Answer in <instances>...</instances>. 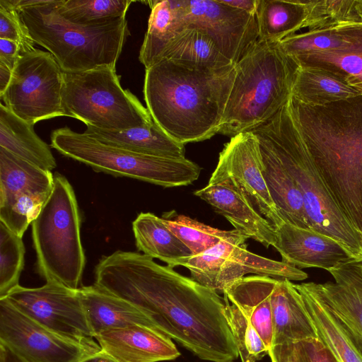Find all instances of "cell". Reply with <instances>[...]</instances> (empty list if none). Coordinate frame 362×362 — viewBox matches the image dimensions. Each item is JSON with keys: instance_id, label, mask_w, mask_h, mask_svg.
<instances>
[{"instance_id": "obj_1", "label": "cell", "mask_w": 362, "mask_h": 362, "mask_svg": "<svg viewBox=\"0 0 362 362\" xmlns=\"http://www.w3.org/2000/svg\"><path fill=\"white\" fill-rule=\"evenodd\" d=\"M94 284L133 304L152 327L199 358L233 362L239 356L216 291L140 252L117 250L95 268Z\"/></svg>"}, {"instance_id": "obj_2", "label": "cell", "mask_w": 362, "mask_h": 362, "mask_svg": "<svg viewBox=\"0 0 362 362\" xmlns=\"http://www.w3.org/2000/svg\"><path fill=\"white\" fill-rule=\"evenodd\" d=\"M289 105L329 194L362 238V94L322 105L291 95Z\"/></svg>"}, {"instance_id": "obj_3", "label": "cell", "mask_w": 362, "mask_h": 362, "mask_svg": "<svg viewBox=\"0 0 362 362\" xmlns=\"http://www.w3.org/2000/svg\"><path fill=\"white\" fill-rule=\"evenodd\" d=\"M235 65L212 70L163 59L146 69L144 95L153 121L186 144L218 134Z\"/></svg>"}, {"instance_id": "obj_4", "label": "cell", "mask_w": 362, "mask_h": 362, "mask_svg": "<svg viewBox=\"0 0 362 362\" xmlns=\"http://www.w3.org/2000/svg\"><path fill=\"white\" fill-rule=\"evenodd\" d=\"M300 69L279 42L251 45L235 64L218 134L233 137L271 119L290 100Z\"/></svg>"}, {"instance_id": "obj_5", "label": "cell", "mask_w": 362, "mask_h": 362, "mask_svg": "<svg viewBox=\"0 0 362 362\" xmlns=\"http://www.w3.org/2000/svg\"><path fill=\"white\" fill-rule=\"evenodd\" d=\"M35 43L45 48L66 73L115 68L130 35L126 17L95 25L71 23L57 0H12Z\"/></svg>"}, {"instance_id": "obj_6", "label": "cell", "mask_w": 362, "mask_h": 362, "mask_svg": "<svg viewBox=\"0 0 362 362\" xmlns=\"http://www.w3.org/2000/svg\"><path fill=\"white\" fill-rule=\"evenodd\" d=\"M274 151L300 192L313 230L339 243L362 259V238L351 226L317 172L288 102L269 121L252 130Z\"/></svg>"}, {"instance_id": "obj_7", "label": "cell", "mask_w": 362, "mask_h": 362, "mask_svg": "<svg viewBox=\"0 0 362 362\" xmlns=\"http://www.w3.org/2000/svg\"><path fill=\"white\" fill-rule=\"evenodd\" d=\"M81 223L74 190L64 175L56 173L52 193L31 223L37 268L46 281L75 290L81 287L86 257Z\"/></svg>"}, {"instance_id": "obj_8", "label": "cell", "mask_w": 362, "mask_h": 362, "mask_svg": "<svg viewBox=\"0 0 362 362\" xmlns=\"http://www.w3.org/2000/svg\"><path fill=\"white\" fill-rule=\"evenodd\" d=\"M51 147L96 172L127 177L163 187L187 186L197 180L202 168L188 159L135 153L103 144L67 126L54 130Z\"/></svg>"}, {"instance_id": "obj_9", "label": "cell", "mask_w": 362, "mask_h": 362, "mask_svg": "<svg viewBox=\"0 0 362 362\" xmlns=\"http://www.w3.org/2000/svg\"><path fill=\"white\" fill-rule=\"evenodd\" d=\"M63 78L66 116L86 126L122 131L153 121L137 97L122 88L115 68L101 66L78 73L64 72Z\"/></svg>"}, {"instance_id": "obj_10", "label": "cell", "mask_w": 362, "mask_h": 362, "mask_svg": "<svg viewBox=\"0 0 362 362\" xmlns=\"http://www.w3.org/2000/svg\"><path fill=\"white\" fill-rule=\"evenodd\" d=\"M247 239L235 229L230 236L203 253L177 259L169 267H184L192 279L222 293L247 274L290 281L308 278V274L296 267L249 251L245 244Z\"/></svg>"}, {"instance_id": "obj_11", "label": "cell", "mask_w": 362, "mask_h": 362, "mask_svg": "<svg viewBox=\"0 0 362 362\" xmlns=\"http://www.w3.org/2000/svg\"><path fill=\"white\" fill-rule=\"evenodd\" d=\"M63 76L53 56L35 48L19 56L11 81L0 98L15 115L33 125L66 116L62 103Z\"/></svg>"}, {"instance_id": "obj_12", "label": "cell", "mask_w": 362, "mask_h": 362, "mask_svg": "<svg viewBox=\"0 0 362 362\" xmlns=\"http://www.w3.org/2000/svg\"><path fill=\"white\" fill-rule=\"evenodd\" d=\"M279 43L300 68L327 70L362 89V23L294 34Z\"/></svg>"}, {"instance_id": "obj_13", "label": "cell", "mask_w": 362, "mask_h": 362, "mask_svg": "<svg viewBox=\"0 0 362 362\" xmlns=\"http://www.w3.org/2000/svg\"><path fill=\"white\" fill-rule=\"evenodd\" d=\"M0 343L26 362H82L101 348L93 339L76 340L32 320L0 299Z\"/></svg>"}, {"instance_id": "obj_14", "label": "cell", "mask_w": 362, "mask_h": 362, "mask_svg": "<svg viewBox=\"0 0 362 362\" xmlns=\"http://www.w3.org/2000/svg\"><path fill=\"white\" fill-rule=\"evenodd\" d=\"M54 175L0 147V222L23 238L52 193Z\"/></svg>"}, {"instance_id": "obj_15", "label": "cell", "mask_w": 362, "mask_h": 362, "mask_svg": "<svg viewBox=\"0 0 362 362\" xmlns=\"http://www.w3.org/2000/svg\"><path fill=\"white\" fill-rule=\"evenodd\" d=\"M170 1L177 32L184 28L203 30L234 64L258 40L254 15L227 6L220 0Z\"/></svg>"}, {"instance_id": "obj_16", "label": "cell", "mask_w": 362, "mask_h": 362, "mask_svg": "<svg viewBox=\"0 0 362 362\" xmlns=\"http://www.w3.org/2000/svg\"><path fill=\"white\" fill-rule=\"evenodd\" d=\"M6 298L21 313L56 333L76 340L94 339L79 288L47 281L37 288L18 285Z\"/></svg>"}, {"instance_id": "obj_17", "label": "cell", "mask_w": 362, "mask_h": 362, "mask_svg": "<svg viewBox=\"0 0 362 362\" xmlns=\"http://www.w3.org/2000/svg\"><path fill=\"white\" fill-rule=\"evenodd\" d=\"M224 181L229 182L243 192L274 229L285 222L264 178L259 141L252 131L231 137L220 152L216 167L208 184Z\"/></svg>"}, {"instance_id": "obj_18", "label": "cell", "mask_w": 362, "mask_h": 362, "mask_svg": "<svg viewBox=\"0 0 362 362\" xmlns=\"http://www.w3.org/2000/svg\"><path fill=\"white\" fill-rule=\"evenodd\" d=\"M328 272L334 281L303 284L334 313L362 353V259L350 258Z\"/></svg>"}, {"instance_id": "obj_19", "label": "cell", "mask_w": 362, "mask_h": 362, "mask_svg": "<svg viewBox=\"0 0 362 362\" xmlns=\"http://www.w3.org/2000/svg\"><path fill=\"white\" fill-rule=\"evenodd\" d=\"M275 230L276 240L273 247L282 262L298 268L329 271L353 258L339 243L313 230L286 222Z\"/></svg>"}, {"instance_id": "obj_20", "label": "cell", "mask_w": 362, "mask_h": 362, "mask_svg": "<svg viewBox=\"0 0 362 362\" xmlns=\"http://www.w3.org/2000/svg\"><path fill=\"white\" fill-rule=\"evenodd\" d=\"M94 339L101 350L117 362H159L180 355L170 337L141 325L105 329Z\"/></svg>"}, {"instance_id": "obj_21", "label": "cell", "mask_w": 362, "mask_h": 362, "mask_svg": "<svg viewBox=\"0 0 362 362\" xmlns=\"http://www.w3.org/2000/svg\"><path fill=\"white\" fill-rule=\"evenodd\" d=\"M194 194L210 204L247 238H252L266 247L274 245L276 237L274 226L233 184L227 181L208 184L194 192Z\"/></svg>"}, {"instance_id": "obj_22", "label": "cell", "mask_w": 362, "mask_h": 362, "mask_svg": "<svg viewBox=\"0 0 362 362\" xmlns=\"http://www.w3.org/2000/svg\"><path fill=\"white\" fill-rule=\"evenodd\" d=\"M270 300L272 346L317 337L303 298L291 281L276 279Z\"/></svg>"}, {"instance_id": "obj_23", "label": "cell", "mask_w": 362, "mask_h": 362, "mask_svg": "<svg viewBox=\"0 0 362 362\" xmlns=\"http://www.w3.org/2000/svg\"><path fill=\"white\" fill-rule=\"evenodd\" d=\"M267 276H245L223 293L249 320L270 351L273 341L271 294L276 281Z\"/></svg>"}, {"instance_id": "obj_24", "label": "cell", "mask_w": 362, "mask_h": 362, "mask_svg": "<svg viewBox=\"0 0 362 362\" xmlns=\"http://www.w3.org/2000/svg\"><path fill=\"white\" fill-rule=\"evenodd\" d=\"M83 133L107 145L135 153L185 158V145L173 139L153 119L146 125L122 131H110L86 126Z\"/></svg>"}, {"instance_id": "obj_25", "label": "cell", "mask_w": 362, "mask_h": 362, "mask_svg": "<svg viewBox=\"0 0 362 362\" xmlns=\"http://www.w3.org/2000/svg\"><path fill=\"white\" fill-rule=\"evenodd\" d=\"M257 139L263 162V176L282 218L297 227L312 230L302 194L295 181L272 148L264 141Z\"/></svg>"}, {"instance_id": "obj_26", "label": "cell", "mask_w": 362, "mask_h": 362, "mask_svg": "<svg viewBox=\"0 0 362 362\" xmlns=\"http://www.w3.org/2000/svg\"><path fill=\"white\" fill-rule=\"evenodd\" d=\"M79 293L95 336L105 329L134 325L153 328L147 317L139 308L95 284L81 286Z\"/></svg>"}, {"instance_id": "obj_27", "label": "cell", "mask_w": 362, "mask_h": 362, "mask_svg": "<svg viewBox=\"0 0 362 362\" xmlns=\"http://www.w3.org/2000/svg\"><path fill=\"white\" fill-rule=\"evenodd\" d=\"M0 147L47 171L57 167L50 146L35 133L34 125L0 105Z\"/></svg>"}, {"instance_id": "obj_28", "label": "cell", "mask_w": 362, "mask_h": 362, "mask_svg": "<svg viewBox=\"0 0 362 362\" xmlns=\"http://www.w3.org/2000/svg\"><path fill=\"white\" fill-rule=\"evenodd\" d=\"M167 59L189 66L219 70L235 65L205 31L195 28L178 30L165 45L158 62Z\"/></svg>"}, {"instance_id": "obj_29", "label": "cell", "mask_w": 362, "mask_h": 362, "mask_svg": "<svg viewBox=\"0 0 362 362\" xmlns=\"http://www.w3.org/2000/svg\"><path fill=\"white\" fill-rule=\"evenodd\" d=\"M317 337L330 350L338 362H362V353L340 322L327 306L303 284H296Z\"/></svg>"}, {"instance_id": "obj_30", "label": "cell", "mask_w": 362, "mask_h": 362, "mask_svg": "<svg viewBox=\"0 0 362 362\" xmlns=\"http://www.w3.org/2000/svg\"><path fill=\"white\" fill-rule=\"evenodd\" d=\"M137 250L170 265L173 262L192 255L189 249L168 228L163 218L141 212L132 222Z\"/></svg>"}, {"instance_id": "obj_31", "label": "cell", "mask_w": 362, "mask_h": 362, "mask_svg": "<svg viewBox=\"0 0 362 362\" xmlns=\"http://www.w3.org/2000/svg\"><path fill=\"white\" fill-rule=\"evenodd\" d=\"M307 1L259 0L256 12L258 40L280 42L304 28Z\"/></svg>"}, {"instance_id": "obj_32", "label": "cell", "mask_w": 362, "mask_h": 362, "mask_svg": "<svg viewBox=\"0 0 362 362\" xmlns=\"http://www.w3.org/2000/svg\"><path fill=\"white\" fill-rule=\"evenodd\" d=\"M361 94L362 89L332 72L317 68H300L291 95L307 105H322Z\"/></svg>"}, {"instance_id": "obj_33", "label": "cell", "mask_w": 362, "mask_h": 362, "mask_svg": "<svg viewBox=\"0 0 362 362\" xmlns=\"http://www.w3.org/2000/svg\"><path fill=\"white\" fill-rule=\"evenodd\" d=\"M151 12L139 59L146 69L156 64L165 45L177 32L175 15L170 0L146 2Z\"/></svg>"}, {"instance_id": "obj_34", "label": "cell", "mask_w": 362, "mask_h": 362, "mask_svg": "<svg viewBox=\"0 0 362 362\" xmlns=\"http://www.w3.org/2000/svg\"><path fill=\"white\" fill-rule=\"evenodd\" d=\"M132 0H57L58 13L68 21L83 25L110 23L126 17Z\"/></svg>"}, {"instance_id": "obj_35", "label": "cell", "mask_w": 362, "mask_h": 362, "mask_svg": "<svg viewBox=\"0 0 362 362\" xmlns=\"http://www.w3.org/2000/svg\"><path fill=\"white\" fill-rule=\"evenodd\" d=\"M162 218L168 228L189 249L192 255L203 253L221 240L230 236L235 230L213 228L173 211Z\"/></svg>"}, {"instance_id": "obj_36", "label": "cell", "mask_w": 362, "mask_h": 362, "mask_svg": "<svg viewBox=\"0 0 362 362\" xmlns=\"http://www.w3.org/2000/svg\"><path fill=\"white\" fill-rule=\"evenodd\" d=\"M356 4V0L307 1L308 13L304 28L317 31L362 23Z\"/></svg>"}, {"instance_id": "obj_37", "label": "cell", "mask_w": 362, "mask_h": 362, "mask_svg": "<svg viewBox=\"0 0 362 362\" xmlns=\"http://www.w3.org/2000/svg\"><path fill=\"white\" fill-rule=\"evenodd\" d=\"M225 302L224 316L241 362H257L269 354V349L245 315L233 304Z\"/></svg>"}, {"instance_id": "obj_38", "label": "cell", "mask_w": 362, "mask_h": 362, "mask_svg": "<svg viewBox=\"0 0 362 362\" xmlns=\"http://www.w3.org/2000/svg\"><path fill=\"white\" fill-rule=\"evenodd\" d=\"M25 252L23 238L0 222V299L20 285Z\"/></svg>"}, {"instance_id": "obj_39", "label": "cell", "mask_w": 362, "mask_h": 362, "mask_svg": "<svg viewBox=\"0 0 362 362\" xmlns=\"http://www.w3.org/2000/svg\"><path fill=\"white\" fill-rule=\"evenodd\" d=\"M268 355L272 362H338L318 337L274 346Z\"/></svg>"}, {"instance_id": "obj_40", "label": "cell", "mask_w": 362, "mask_h": 362, "mask_svg": "<svg viewBox=\"0 0 362 362\" xmlns=\"http://www.w3.org/2000/svg\"><path fill=\"white\" fill-rule=\"evenodd\" d=\"M0 38L17 42L21 54L35 49V42L12 0H0Z\"/></svg>"}, {"instance_id": "obj_41", "label": "cell", "mask_w": 362, "mask_h": 362, "mask_svg": "<svg viewBox=\"0 0 362 362\" xmlns=\"http://www.w3.org/2000/svg\"><path fill=\"white\" fill-rule=\"evenodd\" d=\"M21 54V47L17 42L0 38V63L13 69Z\"/></svg>"}, {"instance_id": "obj_42", "label": "cell", "mask_w": 362, "mask_h": 362, "mask_svg": "<svg viewBox=\"0 0 362 362\" xmlns=\"http://www.w3.org/2000/svg\"><path fill=\"white\" fill-rule=\"evenodd\" d=\"M221 3L232 8L256 15L259 0H220Z\"/></svg>"}, {"instance_id": "obj_43", "label": "cell", "mask_w": 362, "mask_h": 362, "mask_svg": "<svg viewBox=\"0 0 362 362\" xmlns=\"http://www.w3.org/2000/svg\"><path fill=\"white\" fill-rule=\"evenodd\" d=\"M13 70L6 65L0 63V96L4 93L11 81Z\"/></svg>"}, {"instance_id": "obj_44", "label": "cell", "mask_w": 362, "mask_h": 362, "mask_svg": "<svg viewBox=\"0 0 362 362\" xmlns=\"http://www.w3.org/2000/svg\"><path fill=\"white\" fill-rule=\"evenodd\" d=\"M0 362H26L13 351L0 343Z\"/></svg>"}, {"instance_id": "obj_45", "label": "cell", "mask_w": 362, "mask_h": 362, "mask_svg": "<svg viewBox=\"0 0 362 362\" xmlns=\"http://www.w3.org/2000/svg\"><path fill=\"white\" fill-rule=\"evenodd\" d=\"M82 362H117L102 350L98 353L88 357Z\"/></svg>"}, {"instance_id": "obj_46", "label": "cell", "mask_w": 362, "mask_h": 362, "mask_svg": "<svg viewBox=\"0 0 362 362\" xmlns=\"http://www.w3.org/2000/svg\"><path fill=\"white\" fill-rule=\"evenodd\" d=\"M356 10L362 21V0H356Z\"/></svg>"}]
</instances>
